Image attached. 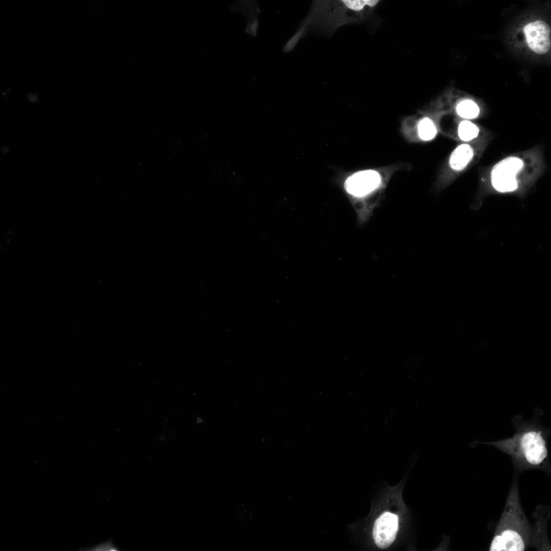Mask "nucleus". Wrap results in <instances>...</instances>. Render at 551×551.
Instances as JSON below:
<instances>
[{
  "label": "nucleus",
  "instance_id": "1",
  "mask_svg": "<svg viewBox=\"0 0 551 551\" xmlns=\"http://www.w3.org/2000/svg\"><path fill=\"white\" fill-rule=\"evenodd\" d=\"M378 1L338 0L313 1L310 12L296 33L284 47L290 51L308 32H318L331 37L335 30L346 24L360 22L368 16Z\"/></svg>",
  "mask_w": 551,
  "mask_h": 551
},
{
  "label": "nucleus",
  "instance_id": "2",
  "mask_svg": "<svg viewBox=\"0 0 551 551\" xmlns=\"http://www.w3.org/2000/svg\"><path fill=\"white\" fill-rule=\"evenodd\" d=\"M530 524L513 489L491 542V551H522L529 544Z\"/></svg>",
  "mask_w": 551,
  "mask_h": 551
},
{
  "label": "nucleus",
  "instance_id": "3",
  "mask_svg": "<svg viewBox=\"0 0 551 551\" xmlns=\"http://www.w3.org/2000/svg\"><path fill=\"white\" fill-rule=\"evenodd\" d=\"M496 444L516 459L531 466L541 465L548 455L541 432L535 430H525Z\"/></svg>",
  "mask_w": 551,
  "mask_h": 551
},
{
  "label": "nucleus",
  "instance_id": "4",
  "mask_svg": "<svg viewBox=\"0 0 551 551\" xmlns=\"http://www.w3.org/2000/svg\"><path fill=\"white\" fill-rule=\"evenodd\" d=\"M382 178L374 170L358 171L348 177L345 181L347 193L355 199H364L378 190L382 186Z\"/></svg>",
  "mask_w": 551,
  "mask_h": 551
},
{
  "label": "nucleus",
  "instance_id": "5",
  "mask_svg": "<svg viewBox=\"0 0 551 551\" xmlns=\"http://www.w3.org/2000/svg\"><path fill=\"white\" fill-rule=\"evenodd\" d=\"M523 166L522 161L515 157H508L499 161L491 172L493 187L502 192L515 190L518 187L516 176Z\"/></svg>",
  "mask_w": 551,
  "mask_h": 551
},
{
  "label": "nucleus",
  "instance_id": "6",
  "mask_svg": "<svg viewBox=\"0 0 551 551\" xmlns=\"http://www.w3.org/2000/svg\"><path fill=\"white\" fill-rule=\"evenodd\" d=\"M398 530V517L390 512L381 515L374 523L372 537L377 546L382 549L388 547L394 541Z\"/></svg>",
  "mask_w": 551,
  "mask_h": 551
},
{
  "label": "nucleus",
  "instance_id": "7",
  "mask_svg": "<svg viewBox=\"0 0 551 551\" xmlns=\"http://www.w3.org/2000/svg\"><path fill=\"white\" fill-rule=\"evenodd\" d=\"M527 42L534 52L543 54L550 47V30L544 21L537 20L527 24L523 29Z\"/></svg>",
  "mask_w": 551,
  "mask_h": 551
},
{
  "label": "nucleus",
  "instance_id": "8",
  "mask_svg": "<svg viewBox=\"0 0 551 551\" xmlns=\"http://www.w3.org/2000/svg\"><path fill=\"white\" fill-rule=\"evenodd\" d=\"M473 155V149L469 144L460 145L450 155L449 164L451 168L457 171L463 169L470 161Z\"/></svg>",
  "mask_w": 551,
  "mask_h": 551
},
{
  "label": "nucleus",
  "instance_id": "9",
  "mask_svg": "<svg viewBox=\"0 0 551 551\" xmlns=\"http://www.w3.org/2000/svg\"><path fill=\"white\" fill-rule=\"evenodd\" d=\"M457 114L461 117L467 119H473L477 117L480 113V109L477 104L473 101L465 99L460 102L456 106Z\"/></svg>",
  "mask_w": 551,
  "mask_h": 551
},
{
  "label": "nucleus",
  "instance_id": "10",
  "mask_svg": "<svg viewBox=\"0 0 551 551\" xmlns=\"http://www.w3.org/2000/svg\"><path fill=\"white\" fill-rule=\"evenodd\" d=\"M437 129L433 120L425 117L422 118L418 123V133L419 137L424 141H429L433 139L437 134Z\"/></svg>",
  "mask_w": 551,
  "mask_h": 551
},
{
  "label": "nucleus",
  "instance_id": "11",
  "mask_svg": "<svg viewBox=\"0 0 551 551\" xmlns=\"http://www.w3.org/2000/svg\"><path fill=\"white\" fill-rule=\"evenodd\" d=\"M458 132L461 140L468 141L477 137L479 133V129L472 122L464 120L460 123Z\"/></svg>",
  "mask_w": 551,
  "mask_h": 551
},
{
  "label": "nucleus",
  "instance_id": "12",
  "mask_svg": "<svg viewBox=\"0 0 551 551\" xmlns=\"http://www.w3.org/2000/svg\"><path fill=\"white\" fill-rule=\"evenodd\" d=\"M253 2L240 3L239 5L237 6L238 10L248 17V21L257 18L256 17L258 12L260 11L257 3L254 5Z\"/></svg>",
  "mask_w": 551,
  "mask_h": 551
},
{
  "label": "nucleus",
  "instance_id": "13",
  "mask_svg": "<svg viewBox=\"0 0 551 551\" xmlns=\"http://www.w3.org/2000/svg\"><path fill=\"white\" fill-rule=\"evenodd\" d=\"M80 550H88V551H118L119 549L116 547L112 542V541L110 540L106 542H104L99 544L97 545L94 546L91 548L81 549Z\"/></svg>",
  "mask_w": 551,
  "mask_h": 551
},
{
  "label": "nucleus",
  "instance_id": "14",
  "mask_svg": "<svg viewBox=\"0 0 551 551\" xmlns=\"http://www.w3.org/2000/svg\"><path fill=\"white\" fill-rule=\"evenodd\" d=\"M257 18L251 21H248L246 29V32L253 36H256L257 34Z\"/></svg>",
  "mask_w": 551,
  "mask_h": 551
}]
</instances>
